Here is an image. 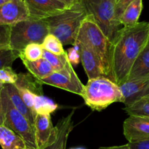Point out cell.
Segmentation results:
<instances>
[{
    "label": "cell",
    "mask_w": 149,
    "mask_h": 149,
    "mask_svg": "<svg viewBox=\"0 0 149 149\" xmlns=\"http://www.w3.org/2000/svg\"><path fill=\"white\" fill-rule=\"evenodd\" d=\"M149 35V22H138L124 26L112 43L111 80L120 86L127 81L131 66L145 47Z\"/></svg>",
    "instance_id": "obj_1"
},
{
    "label": "cell",
    "mask_w": 149,
    "mask_h": 149,
    "mask_svg": "<svg viewBox=\"0 0 149 149\" xmlns=\"http://www.w3.org/2000/svg\"><path fill=\"white\" fill-rule=\"evenodd\" d=\"M87 16L81 1L58 15L44 19L50 34L59 39L63 45L74 46L79 29Z\"/></svg>",
    "instance_id": "obj_2"
},
{
    "label": "cell",
    "mask_w": 149,
    "mask_h": 149,
    "mask_svg": "<svg viewBox=\"0 0 149 149\" xmlns=\"http://www.w3.org/2000/svg\"><path fill=\"white\" fill-rule=\"evenodd\" d=\"M77 42L86 45L96 54L102 63L105 76L111 80L112 43L89 15H87L79 29L75 44Z\"/></svg>",
    "instance_id": "obj_3"
},
{
    "label": "cell",
    "mask_w": 149,
    "mask_h": 149,
    "mask_svg": "<svg viewBox=\"0 0 149 149\" xmlns=\"http://www.w3.org/2000/svg\"><path fill=\"white\" fill-rule=\"evenodd\" d=\"M81 97L86 106L98 111L104 110L115 102L123 103L119 86L105 77L89 79L85 85Z\"/></svg>",
    "instance_id": "obj_4"
},
{
    "label": "cell",
    "mask_w": 149,
    "mask_h": 149,
    "mask_svg": "<svg viewBox=\"0 0 149 149\" xmlns=\"http://www.w3.org/2000/svg\"><path fill=\"white\" fill-rule=\"evenodd\" d=\"M107 38L113 43L124 26L115 15L116 0H80Z\"/></svg>",
    "instance_id": "obj_5"
},
{
    "label": "cell",
    "mask_w": 149,
    "mask_h": 149,
    "mask_svg": "<svg viewBox=\"0 0 149 149\" xmlns=\"http://www.w3.org/2000/svg\"><path fill=\"white\" fill-rule=\"evenodd\" d=\"M49 34L48 25L44 20H27L10 26V48L20 53L30 44L42 45Z\"/></svg>",
    "instance_id": "obj_6"
},
{
    "label": "cell",
    "mask_w": 149,
    "mask_h": 149,
    "mask_svg": "<svg viewBox=\"0 0 149 149\" xmlns=\"http://www.w3.org/2000/svg\"><path fill=\"white\" fill-rule=\"evenodd\" d=\"M1 99L4 126L18 134L26 143V146L37 149L34 127L28 119L15 108L4 87L1 88Z\"/></svg>",
    "instance_id": "obj_7"
},
{
    "label": "cell",
    "mask_w": 149,
    "mask_h": 149,
    "mask_svg": "<svg viewBox=\"0 0 149 149\" xmlns=\"http://www.w3.org/2000/svg\"><path fill=\"white\" fill-rule=\"evenodd\" d=\"M39 81L42 84L53 86L80 96L84 91L85 85L78 78L69 61L59 71H54L49 77Z\"/></svg>",
    "instance_id": "obj_8"
},
{
    "label": "cell",
    "mask_w": 149,
    "mask_h": 149,
    "mask_svg": "<svg viewBox=\"0 0 149 149\" xmlns=\"http://www.w3.org/2000/svg\"><path fill=\"white\" fill-rule=\"evenodd\" d=\"M29 12V18L44 20L58 15L68 7L57 0H23Z\"/></svg>",
    "instance_id": "obj_9"
},
{
    "label": "cell",
    "mask_w": 149,
    "mask_h": 149,
    "mask_svg": "<svg viewBox=\"0 0 149 149\" xmlns=\"http://www.w3.org/2000/svg\"><path fill=\"white\" fill-rule=\"evenodd\" d=\"M123 129L129 143L149 140V117L129 116L124 121Z\"/></svg>",
    "instance_id": "obj_10"
},
{
    "label": "cell",
    "mask_w": 149,
    "mask_h": 149,
    "mask_svg": "<svg viewBox=\"0 0 149 149\" xmlns=\"http://www.w3.org/2000/svg\"><path fill=\"white\" fill-rule=\"evenodd\" d=\"M29 18L23 0H10L0 6V25H12Z\"/></svg>",
    "instance_id": "obj_11"
},
{
    "label": "cell",
    "mask_w": 149,
    "mask_h": 149,
    "mask_svg": "<svg viewBox=\"0 0 149 149\" xmlns=\"http://www.w3.org/2000/svg\"><path fill=\"white\" fill-rule=\"evenodd\" d=\"M74 47L78 49L80 61L89 80L100 77H106L100 59L91 48L80 42H77Z\"/></svg>",
    "instance_id": "obj_12"
},
{
    "label": "cell",
    "mask_w": 149,
    "mask_h": 149,
    "mask_svg": "<svg viewBox=\"0 0 149 149\" xmlns=\"http://www.w3.org/2000/svg\"><path fill=\"white\" fill-rule=\"evenodd\" d=\"M37 149H43L54 141L56 128L51 122V115L37 114L34 125Z\"/></svg>",
    "instance_id": "obj_13"
},
{
    "label": "cell",
    "mask_w": 149,
    "mask_h": 149,
    "mask_svg": "<svg viewBox=\"0 0 149 149\" xmlns=\"http://www.w3.org/2000/svg\"><path fill=\"white\" fill-rule=\"evenodd\" d=\"M125 107L137 100L149 96V79L137 81H126L119 86Z\"/></svg>",
    "instance_id": "obj_14"
},
{
    "label": "cell",
    "mask_w": 149,
    "mask_h": 149,
    "mask_svg": "<svg viewBox=\"0 0 149 149\" xmlns=\"http://www.w3.org/2000/svg\"><path fill=\"white\" fill-rule=\"evenodd\" d=\"M74 113L73 109L67 116L61 118L58 120L56 128V138L51 143L43 149H66L67 139L70 133L74 128L72 117Z\"/></svg>",
    "instance_id": "obj_15"
},
{
    "label": "cell",
    "mask_w": 149,
    "mask_h": 149,
    "mask_svg": "<svg viewBox=\"0 0 149 149\" xmlns=\"http://www.w3.org/2000/svg\"><path fill=\"white\" fill-rule=\"evenodd\" d=\"M149 79V47H145L131 66L127 81Z\"/></svg>",
    "instance_id": "obj_16"
},
{
    "label": "cell",
    "mask_w": 149,
    "mask_h": 149,
    "mask_svg": "<svg viewBox=\"0 0 149 149\" xmlns=\"http://www.w3.org/2000/svg\"><path fill=\"white\" fill-rule=\"evenodd\" d=\"M4 87H5L7 95H8L9 97H10V100H11L12 103L15 106V108L28 119L29 123L34 127L36 116L33 114V113L31 111L30 109L27 107V106L25 104L23 100H22L21 97H20V94L18 91V89L16 88L15 84H6Z\"/></svg>",
    "instance_id": "obj_17"
},
{
    "label": "cell",
    "mask_w": 149,
    "mask_h": 149,
    "mask_svg": "<svg viewBox=\"0 0 149 149\" xmlns=\"http://www.w3.org/2000/svg\"><path fill=\"white\" fill-rule=\"evenodd\" d=\"M0 146L2 149H23L27 147L18 134L4 125H0Z\"/></svg>",
    "instance_id": "obj_18"
},
{
    "label": "cell",
    "mask_w": 149,
    "mask_h": 149,
    "mask_svg": "<svg viewBox=\"0 0 149 149\" xmlns=\"http://www.w3.org/2000/svg\"><path fill=\"white\" fill-rule=\"evenodd\" d=\"M22 62L25 67L27 68L28 71L30 72V74L34 76L39 80L43 79L49 77L54 72L52 66L43 58L35 61H28L22 60Z\"/></svg>",
    "instance_id": "obj_19"
},
{
    "label": "cell",
    "mask_w": 149,
    "mask_h": 149,
    "mask_svg": "<svg viewBox=\"0 0 149 149\" xmlns=\"http://www.w3.org/2000/svg\"><path fill=\"white\" fill-rule=\"evenodd\" d=\"M143 10V0H134L124 11L119 18L123 26H132L138 23Z\"/></svg>",
    "instance_id": "obj_20"
},
{
    "label": "cell",
    "mask_w": 149,
    "mask_h": 149,
    "mask_svg": "<svg viewBox=\"0 0 149 149\" xmlns=\"http://www.w3.org/2000/svg\"><path fill=\"white\" fill-rule=\"evenodd\" d=\"M14 84L17 87L27 89L35 95H43L42 87H41L42 84L38 79H37L32 74L20 73L18 74V80Z\"/></svg>",
    "instance_id": "obj_21"
},
{
    "label": "cell",
    "mask_w": 149,
    "mask_h": 149,
    "mask_svg": "<svg viewBox=\"0 0 149 149\" xmlns=\"http://www.w3.org/2000/svg\"><path fill=\"white\" fill-rule=\"evenodd\" d=\"M57 108V104L43 95H34V110L37 114L51 115Z\"/></svg>",
    "instance_id": "obj_22"
},
{
    "label": "cell",
    "mask_w": 149,
    "mask_h": 149,
    "mask_svg": "<svg viewBox=\"0 0 149 149\" xmlns=\"http://www.w3.org/2000/svg\"><path fill=\"white\" fill-rule=\"evenodd\" d=\"M124 110L129 116H141L149 117V100L147 97L137 100L130 106H127Z\"/></svg>",
    "instance_id": "obj_23"
},
{
    "label": "cell",
    "mask_w": 149,
    "mask_h": 149,
    "mask_svg": "<svg viewBox=\"0 0 149 149\" xmlns=\"http://www.w3.org/2000/svg\"><path fill=\"white\" fill-rule=\"evenodd\" d=\"M43 54V48L39 44H30L19 53V58L28 61H35L41 59Z\"/></svg>",
    "instance_id": "obj_24"
},
{
    "label": "cell",
    "mask_w": 149,
    "mask_h": 149,
    "mask_svg": "<svg viewBox=\"0 0 149 149\" xmlns=\"http://www.w3.org/2000/svg\"><path fill=\"white\" fill-rule=\"evenodd\" d=\"M42 58L49 63L54 71H59L60 70L62 69L66 63L68 61L66 52L62 55H58L43 49Z\"/></svg>",
    "instance_id": "obj_25"
},
{
    "label": "cell",
    "mask_w": 149,
    "mask_h": 149,
    "mask_svg": "<svg viewBox=\"0 0 149 149\" xmlns=\"http://www.w3.org/2000/svg\"><path fill=\"white\" fill-rule=\"evenodd\" d=\"M42 47L43 49L48 51V52L53 53L55 55H62L64 52V49L63 48V45L58 38L52 34H48L44 39L42 43Z\"/></svg>",
    "instance_id": "obj_26"
},
{
    "label": "cell",
    "mask_w": 149,
    "mask_h": 149,
    "mask_svg": "<svg viewBox=\"0 0 149 149\" xmlns=\"http://www.w3.org/2000/svg\"><path fill=\"white\" fill-rule=\"evenodd\" d=\"M18 58V52L10 48L0 49V69L12 67L13 62Z\"/></svg>",
    "instance_id": "obj_27"
},
{
    "label": "cell",
    "mask_w": 149,
    "mask_h": 149,
    "mask_svg": "<svg viewBox=\"0 0 149 149\" xmlns=\"http://www.w3.org/2000/svg\"><path fill=\"white\" fill-rule=\"evenodd\" d=\"M18 80V74L13 71L12 67L0 69V87L6 84H14Z\"/></svg>",
    "instance_id": "obj_28"
},
{
    "label": "cell",
    "mask_w": 149,
    "mask_h": 149,
    "mask_svg": "<svg viewBox=\"0 0 149 149\" xmlns=\"http://www.w3.org/2000/svg\"><path fill=\"white\" fill-rule=\"evenodd\" d=\"M15 87H16V88L18 89V91L19 94H20V97H21L22 100H23V102L25 103V104H26V106H27V107L30 109L31 111L33 113V114L36 116L37 113H36V112H35V110H34V95H35V94H34L33 93H32L31 91H29V90H27V89L23 88V87H17V86H15Z\"/></svg>",
    "instance_id": "obj_29"
},
{
    "label": "cell",
    "mask_w": 149,
    "mask_h": 149,
    "mask_svg": "<svg viewBox=\"0 0 149 149\" xmlns=\"http://www.w3.org/2000/svg\"><path fill=\"white\" fill-rule=\"evenodd\" d=\"M10 26L0 25V49L10 48Z\"/></svg>",
    "instance_id": "obj_30"
},
{
    "label": "cell",
    "mask_w": 149,
    "mask_h": 149,
    "mask_svg": "<svg viewBox=\"0 0 149 149\" xmlns=\"http://www.w3.org/2000/svg\"><path fill=\"white\" fill-rule=\"evenodd\" d=\"M68 61L72 65H76L80 63V54L77 47H73L69 48L66 52Z\"/></svg>",
    "instance_id": "obj_31"
},
{
    "label": "cell",
    "mask_w": 149,
    "mask_h": 149,
    "mask_svg": "<svg viewBox=\"0 0 149 149\" xmlns=\"http://www.w3.org/2000/svg\"><path fill=\"white\" fill-rule=\"evenodd\" d=\"M134 0H117L115 4V15L119 20L125 9Z\"/></svg>",
    "instance_id": "obj_32"
},
{
    "label": "cell",
    "mask_w": 149,
    "mask_h": 149,
    "mask_svg": "<svg viewBox=\"0 0 149 149\" xmlns=\"http://www.w3.org/2000/svg\"><path fill=\"white\" fill-rule=\"evenodd\" d=\"M128 145L131 149H149V140L128 143Z\"/></svg>",
    "instance_id": "obj_33"
},
{
    "label": "cell",
    "mask_w": 149,
    "mask_h": 149,
    "mask_svg": "<svg viewBox=\"0 0 149 149\" xmlns=\"http://www.w3.org/2000/svg\"><path fill=\"white\" fill-rule=\"evenodd\" d=\"M57 1L63 3V4H65L68 8H70V7H72L74 4H77V3L80 2V0H57Z\"/></svg>",
    "instance_id": "obj_34"
},
{
    "label": "cell",
    "mask_w": 149,
    "mask_h": 149,
    "mask_svg": "<svg viewBox=\"0 0 149 149\" xmlns=\"http://www.w3.org/2000/svg\"><path fill=\"white\" fill-rule=\"evenodd\" d=\"M98 149H131L129 146L128 143L122 146H110V147H101Z\"/></svg>",
    "instance_id": "obj_35"
},
{
    "label": "cell",
    "mask_w": 149,
    "mask_h": 149,
    "mask_svg": "<svg viewBox=\"0 0 149 149\" xmlns=\"http://www.w3.org/2000/svg\"><path fill=\"white\" fill-rule=\"evenodd\" d=\"M2 87H0V125H4V118H3L2 105H1V90Z\"/></svg>",
    "instance_id": "obj_36"
},
{
    "label": "cell",
    "mask_w": 149,
    "mask_h": 149,
    "mask_svg": "<svg viewBox=\"0 0 149 149\" xmlns=\"http://www.w3.org/2000/svg\"><path fill=\"white\" fill-rule=\"evenodd\" d=\"M10 0H0V6L2 5V4H5V3L8 2V1H10Z\"/></svg>",
    "instance_id": "obj_37"
},
{
    "label": "cell",
    "mask_w": 149,
    "mask_h": 149,
    "mask_svg": "<svg viewBox=\"0 0 149 149\" xmlns=\"http://www.w3.org/2000/svg\"><path fill=\"white\" fill-rule=\"evenodd\" d=\"M145 47H149V35H148V42H147V44H146Z\"/></svg>",
    "instance_id": "obj_38"
},
{
    "label": "cell",
    "mask_w": 149,
    "mask_h": 149,
    "mask_svg": "<svg viewBox=\"0 0 149 149\" xmlns=\"http://www.w3.org/2000/svg\"><path fill=\"white\" fill-rule=\"evenodd\" d=\"M23 149H35V148H29V147H26V148H25Z\"/></svg>",
    "instance_id": "obj_39"
},
{
    "label": "cell",
    "mask_w": 149,
    "mask_h": 149,
    "mask_svg": "<svg viewBox=\"0 0 149 149\" xmlns=\"http://www.w3.org/2000/svg\"><path fill=\"white\" fill-rule=\"evenodd\" d=\"M71 149H83V148H71Z\"/></svg>",
    "instance_id": "obj_40"
},
{
    "label": "cell",
    "mask_w": 149,
    "mask_h": 149,
    "mask_svg": "<svg viewBox=\"0 0 149 149\" xmlns=\"http://www.w3.org/2000/svg\"><path fill=\"white\" fill-rule=\"evenodd\" d=\"M148 97V100H149V96H148V97Z\"/></svg>",
    "instance_id": "obj_41"
},
{
    "label": "cell",
    "mask_w": 149,
    "mask_h": 149,
    "mask_svg": "<svg viewBox=\"0 0 149 149\" xmlns=\"http://www.w3.org/2000/svg\"><path fill=\"white\" fill-rule=\"evenodd\" d=\"M116 1H117V0H116Z\"/></svg>",
    "instance_id": "obj_42"
}]
</instances>
